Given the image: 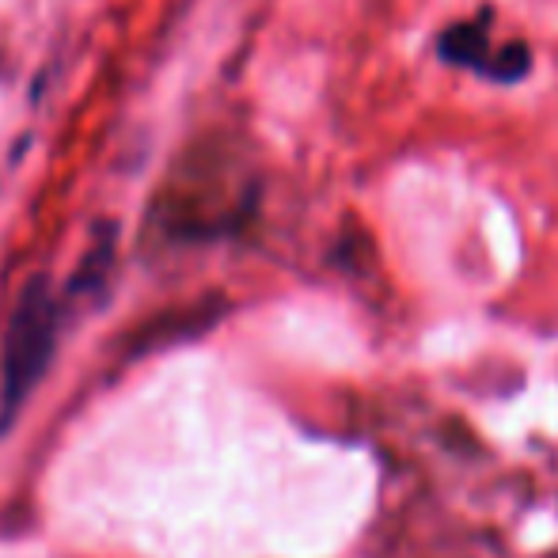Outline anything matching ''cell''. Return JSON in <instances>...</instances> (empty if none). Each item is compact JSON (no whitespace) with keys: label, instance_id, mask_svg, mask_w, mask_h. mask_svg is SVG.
Returning a JSON list of instances; mask_svg holds the SVG:
<instances>
[{"label":"cell","instance_id":"obj_1","mask_svg":"<svg viewBox=\"0 0 558 558\" xmlns=\"http://www.w3.org/2000/svg\"><path fill=\"white\" fill-rule=\"evenodd\" d=\"M61 304L50 296L46 278H35L23 289L4 335V384H0V429L15 418L23 399L38 388L46 365L58 345Z\"/></svg>","mask_w":558,"mask_h":558},{"label":"cell","instance_id":"obj_2","mask_svg":"<svg viewBox=\"0 0 558 558\" xmlns=\"http://www.w3.org/2000/svg\"><path fill=\"white\" fill-rule=\"evenodd\" d=\"M437 58L452 69H468L494 84H517L532 73V46L524 38L494 43V8L456 20L437 35Z\"/></svg>","mask_w":558,"mask_h":558}]
</instances>
